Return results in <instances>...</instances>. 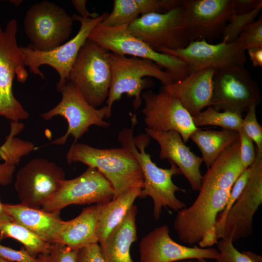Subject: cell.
<instances>
[{"label":"cell","mask_w":262,"mask_h":262,"mask_svg":"<svg viewBox=\"0 0 262 262\" xmlns=\"http://www.w3.org/2000/svg\"><path fill=\"white\" fill-rule=\"evenodd\" d=\"M262 3V0H232L233 14H246Z\"/></svg>","instance_id":"cell-40"},{"label":"cell","mask_w":262,"mask_h":262,"mask_svg":"<svg viewBox=\"0 0 262 262\" xmlns=\"http://www.w3.org/2000/svg\"><path fill=\"white\" fill-rule=\"evenodd\" d=\"M131 119V128H123L120 131L117 139L122 147L133 155L140 166L144 183L139 198L149 196L152 198L153 216L157 221L160 217L163 207H168L178 212L186 207L185 204L175 195L176 192L186 191L177 186L172 179L173 176L182 173L172 162L169 161V168H162L151 160L150 155L145 150L151 138L146 133L133 137V129L137 123L136 115L134 114Z\"/></svg>","instance_id":"cell-2"},{"label":"cell","mask_w":262,"mask_h":262,"mask_svg":"<svg viewBox=\"0 0 262 262\" xmlns=\"http://www.w3.org/2000/svg\"><path fill=\"white\" fill-rule=\"evenodd\" d=\"M137 207L133 205L122 221L99 244L106 262H134L130 255L132 244L137 240Z\"/></svg>","instance_id":"cell-24"},{"label":"cell","mask_w":262,"mask_h":262,"mask_svg":"<svg viewBox=\"0 0 262 262\" xmlns=\"http://www.w3.org/2000/svg\"><path fill=\"white\" fill-rule=\"evenodd\" d=\"M88 39L110 52L151 60L165 69L177 81L183 79L191 72L188 66L181 59L153 49L130 33L127 25L107 27L99 23L92 30Z\"/></svg>","instance_id":"cell-7"},{"label":"cell","mask_w":262,"mask_h":262,"mask_svg":"<svg viewBox=\"0 0 262 262\" xmlns=\"http://www.w3.org/2000/svg\"><path fill=\"white\" fill-rule=\"evenodd\" d=\"M86 0H72L71 3L79 14V16L84 18H94L99 15L98 13L89 12L86 8Z\"/></svg>","instance_id":"cell-41"},{"label":"cell","mask_w":262,"mask_h":262,"mask_svg":"<svg viewBox=\"0 0 262 262\" xmlns=\"http://www.w3.org/2000/svg\"><path fill=\"white\" fill-rule=\"evenodd\" d=\"M0 262H11L0 257Z\"/></svg>","instance_id":"cell-47"},{"label":"cell","mask_w":262,"mask_h":262,"mask_svg":"<svg viewBox=\"0 0 262 262\" xmlns=\"http://www.w3.org/2000/svg\"><path fill=\"white\" fill-rule=\"evenodd\" d=\"M68 163H81L97 169L111 183L113 199L132 189L143 188L144 178L133 155L122 147L98 148L73 142L66 155Z\"/></svg>","instance_id":"cell-3"},{"label":"cell","mask_w":262,"mask_h":262,"mask_svg":"<svg viewBox=\"0 0 262 262\" xmlns=\"http://www.w3.org/2000/svg\"><path fill=\"white\" fill-rule=\"evenodd\" d=\"M192 119L197 128L200 126L213 125L238 132L243 129V118L241 114L229 111H217L212 106L207 107L204 111L193 116Z\"/></svg>","instance_id":"cell-29"},{"label":"cell","mask_w":262,"mask_h":262,"mask_svg":"<svg viewBox=\"0 0 262 262\" xmlns=\"http://www.w3.org/2000/svg\"><path fill=\"white\" fill-rule=\"evenodd\" d=\"M236 40L245 51L251 48L262 47V16L246 26Z\"/></svg>","instance_id":"cell-34"},{"label":"cell","mask_w":262,"mask_h":262,"mask_svg":"<svg viewBox=\"0 0 262 262\" xmlns=\"http://www.w3.org/2000/svg\"><path fill=\"white\" fill-rule=\"evenodd\" d=\"M239 138L238 131L227 129L215 131L198 128L189 137L201 151L203 162L207 168L223 151Z\"/></svg>","instance_id":"cell-27"},{"label":"cell","mask_w":262,"mask_h":262,"mask_svg":"<svg viewBox=\"0 0 262 262\" xmlns=\"http://www.w3.org/2000/svg\"><path fill=\"white\" fill-rule=\"evenodd\" d=\"M78 262H106L98 244L83 247L78 251Z\"/></svg>","instance_id":"cell-39"},{"label":"cell","mask_w":262,"mask_h":262,"mask_svg":"<svg viewBox=\"0 0 262 262\" xmlns=\"http://www.w3.org/2000/svg\"><path fill=\"white\" fill-rule=\"evenodd\" d=\"M183 20L190 42L210 43L222 37L233 14L232 0H182Z\"/></svg>","instance_id":"cell-18"},{"label":"cell","mask_w":262,"mask_h":262,"mask_svg":"<svg viewBox=\"0 0 262 262\" xmlns=\"http://www.w3.org/2000/svg\"><path fill=\"white\" fill-rule=\"evenodd\" d=\"M262 8V3L246 14H232L225 26L222 35V40L227 43L235 41L241 31L247 25L255 21Z\"/></svg>","instance_id":"cell-32"},{"label":"cell","mask_w":262,"mask_h":262,"mask_svg":"<svg viewBox=\"0 0 262 262\" xmlns=\"http://www.w3.org/2000/svg\"><path fill=\"white\" fill-rule=\"evenodd\" d=\"M240 149L241 161L245 169L254 162L256 152L253 141L248 136L243 129L239 131Z\"/></svg>","instance_id":"cell-37"},{"label":"cell","mask_w":262,"mask_h":262,"mask_svg":"<svg viewBox=\"0 0 262 262\" xmlns=\"http://www.w3.org/2000/svg\"><path fill=\"white\" fill-rule=\"evenodd\" d=\"M114 195L109 180L97 169L88 167L80 176L64 180L41 209L49 212H60L70 205L105 204L113 199Z\"/></svg>","instance_id":"cell-15"},{"label":"cell","mask_w":262,"mask_h":262,"mask_svg":"<svg viewBox=\"0 0 262 262\" xmlns=\"http://www.w3.org/2000/svg\"><path fill=\"white\" fill-rule=\"evenodd\" d=\"M3 207L14 222L49 244L55 241L64 222L60 217V212H47L41 208H34L21 203L3 204Z\"/></svg>","instance_id":"cell-23"},{"label":"cell","mask_w":262,"mask_h":262,"mask_svg":"<svg viewBox=\"0 0 262 262\" xmlns=\"http://www.w3.org/2000/svg\"><path fill=\"white\" fill-rule=\"evenodd\" d=\"M158 52L183 60L191 71L210 68L215 70L244 67L246 57L238 42L225 41L213 44L205 40L190 41L185 48L175 50L160 49Z\"/></svg>","instance_id":"cell-17"},{"label":"cell","mask_w":262,"mask_h":262,"mask_svg":"<svg viewBox=\"0 0 262 262\" xmlns=\"http://www.w3.org/2000/svg\"><path fill=\"white\" fill-rule=\"evenodd\" d=\"M17 31L15 19L9 20L4 30L0 25V116L13 122L29 116L12 90L15 77L20 82H24L28 77L24 56L17 43Z\"/></svg>","instance_id":"cell-6"},{"label":"cell","mask_w":262,"mask_h":262,"mask_svg":"<svg viewBox=\"0 0 262 262\" xmlns=\"http://www.w3.org/2000/svg\"><path fill=\"white\" fill-rule=\"evenodd\" d=\"M247 50L253 66L262 67V47L251 48Z\"/></svg>","instance_id":"cell-42"},{"label":"cell","mask_w":262,"mask_h":262,"mask_svg":"<svg viewBox=\"0 0 262 262\" xmlns=\"http://www.w3.org/2000/svg\"><path fill=\"white\" fill-rule=\"evenodd\" d=\"M7 238H13L21 243L27 252L34 258L40 254H47L51 249V244L14 221L0 223V239Z\"/></svg>","instance_id":"cell-28"},{"label":"cell","mask_w":262,"mask_h":262,"mask_svg":"<svg viewBox=\"0 0 262 262\" xmlns=\"http://www.w3.org/2000/svg\"><path fill=\"white\" fill-rule=\"evenodd\" d=\"M79 249H73L58 242L51 244V249L47 254H40L38 262H78Z\"/></svg>","instance_id":"cell-35"},{"label":"cell","mask_w":262,"mask_h":262,"mask_svg":"<svg viewBox=\"0 0 262 262\" xmlns=\"http://www.w3.org/2000/svg\"><path fill=\"white\" fill-rule=\"evenodd\" d=\"M108 13H103L96 18H84L75 14L72 17L74 21L80 23L77 33L64 44L48 51L36 50L29 45L20 47L24 55L25 65L30 72L45 78L39 69L42 65H48L53 68L60 77L56 86H61L69 81L71 67L75 62L81 47L84 44L92 30L103 21Z\"/></svg>","instance_id":"cell-8"},{"label":"cell","mask_w":262,"mask_h":262,"mask_svg":"<svg viewBox=\"0 0 262 262\" xmlns=\"http://www.w3.org/2000/svg\"><path fill=\"white\" fill-rule=\"evenodd\" d=\"M73 19L61 7L49 1L35 3L27 11L24 20L29 45L40 51L53 49L69 38Z\"/></svg>","instance_id":"cell-10"},{"label":"cell","mask_w":262,"mask_h":262,"mask_svg":"<svg viewBox=\"0 0 262 262\" xmlns=\"http://www.w3.org/2000/svg\"><path fill=\"white\" fill-rule=\"evenodd\" d=\"M256 107L257 105H253L247 111L246 115L243 119V129L256 143L257 150L262 152V126L257 119Z\"/></svg>","instance_id":"cell-36"},{"label":"cell","mask_w":262,"mask_h":262,"mask_svg":"<svg viewBox=\"0 0 262 262\" xmlns=\"http://www.w3.org/2000/svg\"><path fill=\"white\" fill-rule=\"evenodd\" d=\"M24 124L19 121H11L9 134L0 147V185L9 184L16 165L22 157L36 149L34 145L16 137L23 130Z\"/></svg>","instance_id":"cell-25"},{"label":"cell","mask_w":262,"mask_h":262,"mask_svg":"<svg viewBox=\"0 0 262 262\" xmlns=\"http://www.w3.org/2000/svg\"><path fill=\"white\" fill-rule=\"evenodd\" d=\"M233 184L206 173L199 194L189 207L178 211L173 227L179 238L190 245L209 247L217 244L215 226L227 203Z\"/></svg>","instance_id":"cell-1"},{"label":"cell","mask_w":262,"mask_h":262,"mask_svg":"<svg viewBox=\"0 0 262 262\" xmlns=\"http://www.w3.org/2000/svg\"><path fill=\"white\" fill-rule=\"evenodd\" d=\"M216 244L219 254L216 262H262L261 255L250 251H239L230 239H220Z\"/></svg>","instance_id":"cell-31"},{"label":"cell","mask_w":262,"mask_h":262,"mask_svg":"<svg viewBox=\"0 0 262 262\" xmlns=\"http://www.w3.org/2000/svg\"><path fill=\"white\" fill-rule=\"evenodd\" d=\"M61 93L62 98L59 103L51 110L41 115L45 120H49L55 116L64 117L68 126L66 133L55 139L50 144L64 145L71 135L74 142H77L92 125L107 128L110 124L104 120L107 117V108L105 105L97 108L90 105L76 87L69 81L56 86Z\"/></svg>","instance_id":"cell-9"},{"label":"cell","mask_w":262,"mask_h":262,"mask_svg":"<svg viewBox=\"0 0 262 262\" xmlns=\"http://www.w3.org/2000/svg\"><path fill=\"white\" fill-rule=\"evenodd\" d=\"M110 52L87 39L70 71L69 82L95 108L100 106L108 98L112 80Z\"/></svg>","instance_id":"cell-5"},{"label":"cell","mask_w":262,"mask_h":262,"mask_svg":"<svg viewBox=\"0 0 262 262\" xmlns=\"http://www.w3.org/2000/svg\"><path fill=\"white\" fill-rule=\"evenodd\" d=\"M260 101L257 82L245 67L216 70L211 105L214 110L242 115L251 106H257Z\"/></svg>","instance_id":"cell-12"},{"label":"cell","mask_w":262,"mask_h":262,"mask_svg":"<svg viewBox=\"0 0 262 262\" xmlns=\"http://www.w3.org/2000/svg\"><path fill=\"white\" fill-rule=\"evenodd\" d=\"M112 80L108 98L106 118L111 116L114 103L121 99L123 94L133 97L132 105L135 111L142 104L141 95L144 89L152 83L145 77H150L160 81L164 86L177 80L170 73L151 60L110 52Z\"/></svg>","instance_id":"cell-4"},{"label":"cell","mask_w":262,"mask_h":262,"mask_svg":"<svg viewBox=\"0 0 262 262\" xmlns=\"http://www.w3.org/2000/svg\"><path fill=\"white\" fill-rule=\"evenodd\" d=\"M0 257L11 262H38L36 258L31 256L24 247L17 250L1 244Z\"/></svg>","instance_id":"cell-38"},{"label":"cell","mask_w":262,"mask_h":262,"mask_svg":"<svg viewBox=\"0 0 262 262\" xmlns=\"http://www.w3.org/2000/svg\"><path fill=\"white\" fill-rule=\"evenodd\" d=\"M11 2L16 4V5L18 6L22 2V0H10Z\"/></svg>","instance_id":"cell-44"},{"label":"cell","mask_w":262,"mask_h":262,"mask_svg":"<svg viewBox=\"0 0 262 262\" xmlns=\"http://www.w3.org/2000/svg\"><path fill=\"white\" fill-rule=\"evenodd\" d=\"M197 262H207L206 261V259H198V260H197Z\"/></svg>","instance_id":"cell-46"},{"label":"cell","mask_w":262,"mask_h":262,"mask_svg":"<svg viewBox=\"0 0 262 262\" xmlns=\"http://www.w3.org/2000/svg\"><path fill=\"white\" fill-rule=\"evenodd\" d=\"M250 173V167L249 166L239 176L231 189L224 209L217 216L215 226V232L217 240H218V236L222 230L227 215L244 189L248 179Z\"/></svg>","instance_id":"cell-33"},{"label":"cell","mask_w":262,"mask_h":262,"mask_svg":"<svg viewBox=\"0 0 262 262\" xmlns=\"http://www.w3.org/2000/svg\"><path fill=\"white\" fill-rule=\"evenodd\" d=\"M141 97L145 103L142 113L147 128L161 131H175L185 143L198 129L180 102L164 88L158 93L150 90L144 91Z\"/></svg>","instance_id":"cell-16"},{"label":"cell","mask_w":262,"mask_h":262,"mask_svg":"<svg viewBox=\"0 0 262 262\" xmlns=\"http://www.w3.org/2000/svg\"><path fill=\"white\" fill-rule=\"evenodd\" d=\"M141 11L136 0H115L112 12L100 24L107 27L129 25L139 17Z\"/></svg>","instance_id":"cell-30"},{"label":"cell","mask_w":262,"mask_h":262,"mask_svg":"<svg viewBox=\"0 0 262 262\" xmlns=\"http://www.w3.org/2000/svg\"><path fill=\"white\" fill-rule=\"evenodd\" d=\"M216 70L206 68L191 71L182 80L164 86L193 117L212 105L213 77Z\"/></svg>","instance_id":"cell-21"},{"label":"cell","mask_w":262,"mask_h":262,"mask_svg":"<svg viewBox=\"0 0 262 262\" xmlns=\"http://www.w3.org/2000/svg\"><path fill=\"white\" fill-rule=\"evenodd\" d=\"M181 4L164 13L141 15L128 25L129 31L151 48L175 50L190 42L183 20Z\"/></svg>","instance_id":"cell-11"},{"label":"cell","mask_w":262,"mask_h":262,"mask_svg":"<svg viewBox=\"0 0 262 262\" xmlns=\"http://www.w3.org/2000/svg\"><path fill=\"white\" fill-rule=\"evenodd\" d=\"M146 133L157 142L160 147L159 158L173 162L188 181L193 190L199 191L202 175L200 168L203 160L185 145L176 131H158L147 128Z\"/></svg>","instance_id":"cell-20"},{"label":"cell","mask_w":262,"mask_h":262,"mask_svg":"<svg viewBox=\"0 0 262 262\" xmlns=\"http://www.w3.org/2000/svg\"><path fill=\"white\" fill-rule=\"evenodd\" d=\"M250 173L242 192L229 211L218 236L233 242L250 236L254 215L262 204V152L256 150Z\"/></svg>","instance_id":"cell-14"},{"label":"cell","mask_w":262,"mask_h":262,"mask_svg":"<svg viewBox=\"0 0 262 262\" xmlns=\"http://www.w3.org/2000/svg\"><path fill=\"white\" fill-rule=\"evenodd\" d=\"M14 221L12 217L8 214L5 210L3 204L0 200V223Z\"/></svg>","instance_id":"cell-43"},{"label":"cell","mask_w":262,"mask_h":262,"mask_svg":"<svg viewBox=\"0 0 262 262\" xmlns=\"http://www.w3.org/2000/svg\"><path fill=\"white\" fill-rule=\"evenodd\" d=\"M142 189L137 187L130 190L102 205L98 223V244L122 221L135 200L139 197Z\"/></svg>","instance_id":"cell-26"},{"label":"cell","mask_w":262,"mask_h":262,"mask_svg":"<svg viewBox=\"0 0 262 262\" xmlns=\"http://www.w3.org/2000/svg\"><path fill=\"white\" fill-rule=\"evenodd\" d=\"M197 262V261H193V260H188V261H179V262Z\"/></svg>","instance_id":"cell-45"},{"label":"cell","mask_w":262,"mask_h":262,"mask_svg":"<svg viewBox=\"0 0 262 262\" xmlns=\"http://www.w3.org/2000/svg\"><path fill=\"white\" fill-rule=\"evenodd\" d=\"M103 205L88 206L74 219L64 221L54 242L60 243L73 249L98 244V223Z\"/></svg>","instance_id":"cell-22"},{"label":"cell","mask_w":262,"mask_h":262,"mask_svg":"<svg viewBox=\"0 0 262 262\" xmlns=\"http://www.w3.org/2000/svg\"><path fill=\"white\" fill-rule=\"evenodd\" d=\"M141 262H177L185 260L215 259L219 251L212 247L201 248L180 245L169 235L167 225L154 229L142 237L139 245Z\"/></svg>","instance_id":"cell-19"},{"label":"cell","mask_w":262,"mask_h":262,"mask_svg":"<svg viewBox=\"0 0 262 262\" xmlns=\"http://www.w3.org/2000/svg\"><path fill=\"white\" fill-rule=\"evenodd\" d=\"M66 174L55 163L34 158L18 171L15 184L20 203L34 208L41 207L59 190Z\"/></svg>","instance_id":"cell-13"}]
</instances>
